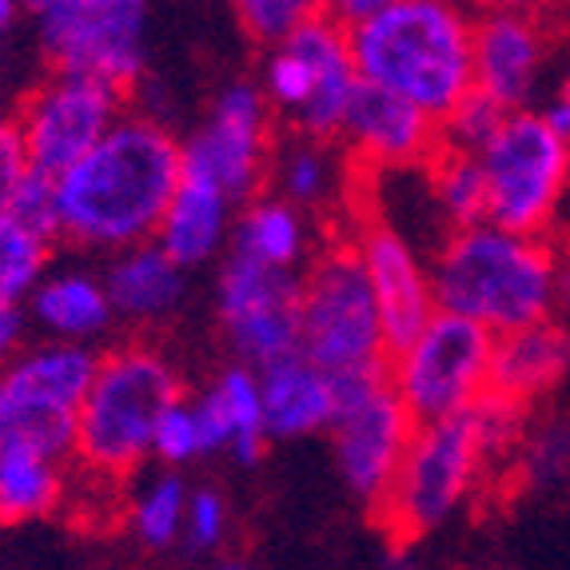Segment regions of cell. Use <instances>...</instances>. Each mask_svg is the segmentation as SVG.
Masks as SVG:
<instances>
[{
	"label": "cell",
	"mask_w": 570,
	"mask_h": 570,
	"mask_svg": "<svg viewBox=\"0 0 570 570\" xmlns=\"http://www.w3.org/2000/svg\"><path fill=\"white\" fill-rule=\"evenodd\" d=\"M180 188V140L148 116H120L57 180L60 236L85 247L153 244Z\"/></svg>",
	"instance_id": "6da1fadb"
},
{
	"label": "cell",
	"mask_w": 570,
	"mask_h": 570,
	"mask_svg": "<svg viewBox=\"0 0 570 570\" xmlns=\"http://www.w3.org/2000/svg\"><path fill=\"white\" fill-rule=\"evenodd\" d=\"M347 48L360 85L400 96L439 124L475 88L471 12L448 0H380L347 32Z\"/></svg>",
	"instance_id": "7a4b0ae2"
},
{
	"label": "cell",
	"mask_w": 570,
	"mask_h": 570,
	"mask_svg": "<svg viewBox=\"0 0 570 570\" xmlns=\"http://www.w3.org/2000/svg\"><path fill=\"white\" fill-rule=\"evenodd\" d=\"M554 272L559 252L551 239L475 224L439 244L431 287L439 312L459 315L499 340L554 320Z\"/></svg>",
	"instance_id": "3957f363"
},
{
	"label": "cell",
	"mask_w": 570,
	"mask_h": 570,
	"mask_svg": "<svg viewBox=\"0 0 570 570\" xmlns=\"http://www.w3.org/2000/svg\"><path fill=\"white\" fill-rule=\"evenodd\" d=\"M180 400V375L156 347L105 355L77 415L72 455L100 475H128L153 455L156 423Z\"/></svg>",
	"instance_id": "277c9868"
},
{
	"label": "cell",
	"mask_w": 570,
	"mask_h": 570,
	"mask_svg": "<svg viewBox=\"0 0 570 570\" xmlns=\"http://www.w3.org/2000/svg\"><path fill=\"white\" fill-rule=\"evenodd\" d=\"M299 355L332 380L387 371L380 312L355 244L324 247L299 276Z\"/></svg>",
	"instance_id": "5b68a950"
},
{
	"label": "cell",
	"mask_w": 570,
	"mask_h": 570,
	"mask_svg": "<svg viewBox=\"0 0 570 570\" xmlns=\"http://www.w3.org/2000/svg\"><path fill=\"white\" fill-rule=\"evenodd\" d=\"M37 37L57 77L92 80L124 100L148 65V9L140 0H40Z\"/></svg>",
	"instance_id": "8992f818"
},
{
	"label": "cell",
	"mask_w": 570,
	"mask_h": 570,
	"mask_svg": "<svg viewBox=\"0 0 570 570\" xmlns=\"http://www.w3.org/2000/svg\"><path fill=\"white\" fill-rule=\"evenodd\" d=\"M479 164L487 176V224L547 239L570 188V148L542 124L539 108L507 112Z\"/></svg>",
	"instance_id": "52a82bcc"
},
{
	"label": "cell",
	"mask_w": 570,
	"mask_h": 570,
	"mask_svg": "<svg viewBox=\"0 0 570 570\" xmlns=\"http://www.w3.org/2000/svg\"><path fill=\"white\" fill-rule=\"evenodd\" d=\"M491 332L439 312L428 332L387 360V387L415 428L448 423L491 391Z\"/></svg>",
	"instance_id": "ba28073f"
},
{
	"label": "cell",
	"mask_w": 570,
	"mask_h": 570,
	"mask_svg": "<svg viewBox=\"0 0 570 570\" xmlns=\"http://www.w3.org/2000/svg\"><path fill=\"white\" fill-rule=\"evenodd\" d=\"M483 471L487 459L479 451V439L466 415L431 423V428H415L400 475H395L380 507V519L387 527L391 542H407L411 547L415 539L448 523L483 483Z\"/></svg>",
	"instance_id": "9c48e42d"
},
{
	"label": "cell",
	"mask_w": 570,
	"mask_h": 570,
	"mask_svg": "<svg viewBox=\"0 0 570 570\" xmlns=\"http://www.w3.org/2000/svg\"><path fill=\"white\" fill-rule=\"evenodd\" d=\"M96 360L80 343L29 352L0 375V443H20L48 459L77 448V415L96 380Z\"/></svg>",
	"instance_id": "30bf717a"
},
{
	"label": "cell",
	"mask_w": 570,
	"mask_h": 570,
	"mask_svg": "<svg viewBox=\"0 0 570 570\" xmlns=\"http://www.w3.org/2000/svg\"><path fill=\"white\" fill-rule=\"evenodd\" d=\"M267 108L264 92L252 80H236L216 96L208 124L180 140V176L212 184L228 204H252L267 171Z\"/></svg>",
	"instance_id": "8fae6325"
},
{
	"label": "cell",
	"mask_w": 570,
	"mask_h": 570,
	"mask_svg": "<svg viewBox=\"0 0 570 570\" xmlns=\"http://www.w3.org/2000/svg\"><path fill=\"white\" fill-rule=\"evenodd\" d=\"M120 105V96L92 85V80L52 72V80L24 100L20 116H12L20 140H24L32 176L57 184L72 164H80L105 140L108 128L124 116Z\"/></svg>",
	"instance_id": "7c38bea8"
},
{
	"label": "cell",
	"mask_w": 570,
	"mask_h": 570,
	"mask_svg": "<svg viewBox=\"0 0 570 570\" xmlns=\"http://www.w3.org/2000/svg\"><path fill=\"white\" fill-rule=\"evenodd\" d=\"M355 256L367 276L371 299L380 312V332L387 360L428 332V324L439 315L435 287H431V267L415 252L400 228L383 219H367L355 236Z\"/></svg>",
	"instance_id": "4fadbf2b"
},
{
	"label": "cell",
	"mask_w": 570,
	"mask_h": 570,
	"mask_svg": "<svg viewBox=\"0 0 570 570\" xmlns=\"http://www.w3.org/2000/svg\"><path fill=\"white\" fill-rule=\"evenodd\" d=\"M327 435H332V455L343 487L360 503L383 507L391 483L400 475L411 439H415V423L400 407V400L391 395L387 383L367 391L363 400L340 407Z\"/></svg>",
	"instance_id": "5bb4252c"
},
{
	"label": "cell",
	"mask_w": 570,
	"mask_h": 570,
	"mask_svg": "<svg viewBox=\"0 0 570 570\" xmlns=\"http://www.w3.org/2000/svg\"><path fill=\"white\" fill-rule=\"evenodd\" d=\"M547 65V24L519 4H491L471 12V72L475 92L503 108L523 112Z\"/></svg>",
	"instance_id": "9a60e30c"
},
{
	"label": "cell",
	"mask_w": 570,
	"mask_h": 570,
	"mask_svg": "<svg viewBox=\"0 0 570 570\" xmlns=\"http://www.w3.org/2000/svg\"><path fill=\"white\" fill-rule=\"evenodd\" d=\"M340 136L363 160L380 164V168H428L443 148L439 120H431L428 112H419L400 96L367 85H360L355 92Z\"/></svg>",
	"instance_id": "2e32d148"
},
{
	"label": "cell",
	"mask_w": 570,
	"mask_h": 570,
	"mask_svg": "<svg viewBox=\"0 0 570 570\" xmlns=\"http://www.w3.org/2000/svg\"><path fill=\"white\" fill-rule=\"evenodd\" d=\"M287 45L312 65V80H315L312 100H307L304 112L295 116L299 132L312 144L340 140L343 120H347L355 92H360V72H355L352 48H347V32H343L324 12V4H320L315 17L307 20Z\"/></svg>",
	"instance_id": "e0dca14e"
},
{
	"label": "cell",
	"mask_w": 570,
	"mask_h": 570,
	"mask_svg": "<svg viewBox=\"0 0 570 570\" xmlns=\"http://www.w3.org/2000/svg\"><path fill=\"white\" fill-rule=\"evenodd\" d=\"M196 431H200V455L228 451L239 466H256L267 451L264 403H259L256 371L232 363L204 387L200 400H191Z\"/></svg>",
	"instance_id": "ac0fdd59"
},
{
	"label": "cell",
	"mask_w": 570,
	"mask_h": 570,
	"mask_svg": "<svg viewBox=\"0 0 570 570\" xmlns=\"http://www.w3.org/2000/svg\"><path fill=\"white\" fill-rule=\"evenodd\" d=\"M570 375V327L559 320L499 335L491 352V391L503 400L531 407L534 400L551 395Z\"/></svg>",
	"instance_id": "d6986e66"
},
{
	"label": "cell",
	"mask_w": 570,
	"mask_h": 570,
	"mask_svg": "<svg viewBox=\"0 0 570 570\" xmlns=\"http://www.w3.org/2000/svg\"><path fill=\"white\" fill-rule=\"evenodd\" d=\"M259 403H264L267 439H307L335 423V383L320 367L295 355L276 367L256 371Z\"/></svg>",
	"instance_id": "ffe728a7"
},
{
	"label": "cell",
	"mask_w": 570,
	"mask_h": 570,
	"mask_svg": "<svg viewBox=\"0 0 570 570\" xmlns=\"http://www.w3.org/2000/svg\"><path fill=\"white\" fill-rule=\"evenodd\" d=\"M232 212L236 208H232L228 196L219 188L200 180H184L180 176V188L171 196L153 244L180 272L184 267L208 264L219 247H224V239L232 236Z\"/></svg>",
	"instance_id": "44dd1931"
},
{
	"label": "cell",
	"mask_w": 570,
	"mask_h": 570,
	"mask_svg": "<svg viewBox=\"0 0 570 570\" xmlns=\"http://www.w3.org/2000/svg\"><path fill=\"white\" fill-rule=\"evenodd\" d=\"M307 247H312L307 216L284 196H256L232 219V256L252 259L259 267L299 276Z\"/></svg>",
	"instance_id": "7402d4cb"
},
{
	"label": "cell",
	"mask_w": 570,
	"mask_h": 570,
	"mask_svg": "<svg viewBox=\"0 0 570 570\" xmlns=\"http://www.w3.org/2000/svg\"><path fill=\"white\" fill-rule=\"evenodd\" d=\"M105 292L112 315H124L132 324H153V320L176 312L184 295V272L156 244H140L128 247L112 264Z\"/></svg>",
	"instance_id": "603a6c76"
},
{
	"label": "cell",
	"mask_w": 570,
	"mask_h": 570,
	"mask_svg": "<svg viewBox=\"0 0 570 570\" xmlns=\"http://www.w3.org/2000/svg\"><path fill=\"white\" fill-rule=\"evenodd\" d=\"M32 312L37 320L60 340H92L112 324V304L100 279L65 272L52 276L32 292Z\"/></svg>",
	"instance_id": "cb8c5ba5"
},
{
	"label": "cell",
	"mask_w": 570,
	"mask_h": 570,
	"mask_svg": "<svg viewBox=\"0 0 570 570\" xmlns=\"http://www.w3.org/2000/svg\"><path fill=\"white\" fill-rule=\"evenodd\" d=\"M295 304H299V276L272 272V267H259V264H252V259H239L228 252V259H224L219 279H216L219 324L232 327L267 312H287V307H295Z\"/></svg>",
	"instance_id": "d4e9b609"
},
{
	"label": "cell",
	"mask_w": 570,
	"mask_h": 570,
	"mask_svg": "<svg viewBox=\"0 0 570 570\" xmlns=\"http://www.w3.org/2000/svg\"><path fill=\"white\" fill-rule=\"evenodd\" d=\"M65 475L57 459L20 443H0V523L40 519L60 503Z\"/></svg>",
	"instance_id": "484cf974"
},
{
	"label": "cell",
	"mask_w": 570,
	"mask_h": 570,
	"mask_svg": "<svg viewBox=\"0 0 570 570\" xmlns=\"http://www.w3.org/2000/svg\"><path fill=\"white\" fill-rule=\"evenodd\" d=\"M431 176V200L439 216L448 219L451 232L487 224V176L479 156L439 148V156L428 164Z\"/></svg>",
	"instance_id": "4316f807"
},
{
	"label": "cell",
	"mask_w": 570,
	"mask_h": 570,
	"mask_svg": "<svg viewBox=\"0 0 570 570\" xmlns=\"http://www.w3.org/2000/svg\"><path fill=\"white\" fill-rule=\"evenodd\" d=\"M188 487L176 475H160L148 483V491L132 507V531L144 547L164 551L176 539H184V514H188Z\"/></svg>",
	"instance_id": "83f0119b"
},
{
	"label": "cell",
	"mask_w": 570,
	"mask_h": 570,
	"mask_svg": "<svg viewBox=\"0 0 570 570\" xmlns=\"http://www.w3.org/2000/svg\"><path fill=\"white\" fill-rule=\"evenodd\" d=\"M48 244L17 228L12 219H0V315L17 312L24 295L37 292V279L45 276Z\"/></svg>",
	"instance_id": "f1b7e54d"
},
{
	"label": "cell",
	"mask_w": 570,
	"mask_h": 570,
	"mask_svg": "<svg viewBox=\"0 0 570 570\" xmlns=\"http://www.w3.org/2000/svg\"><path fill=\"white\" fill-rule=\"evenodd\" d=\"M519 479L534 491H551V487L570 479V419H547L539 428H527L523 448L514 455Z\"/></svg>",
	"instance_id": "f546056e"
},
{
	"label": "cell",
	"mask_w": 570,
	"mask_h": 570,
	"mask_svg": "<svg viewBox=\"0 0 570 570\" xmlns=\"http://www.w3.org/2000/svg\"><path fill=\"white\" fill-rule=\"evenodd\" d=\"M466 419H471V431H475L487 466L514 463V455H519L523 435H527V407H519V403L487 391L483 400L466 411Z\"/></svg>",
	"instance_id": "4dcf8cb0"
},
{
	"label": "cell",
	"mask_w": 570,
	"mask_h": 570,
	"mask_svg": "<svg viewBox=\"0 0 570 570\" xmlns=\"http://www.w3.org/2000/svg\"><path fill=\"white\" fill-rule=\"evenodd\" d=\"M315 9H320L315 0H239L236 24L252 45L276 52L315 17Z\"/></svg>",
	"instance_id": "1f68e13d"
},
{
	"label": "cell",
	"mask_w": 570,
	"mask_h": 570,
	"mask_svg": "<svg viewBox=\"0 0 570 570\" xmlns=\"http://www.w3.org/2000/svg\"><path fill=\"white\" fill-rule=\"evenodd\" d=\"M335 184V168H332V156H327L324 144H299V148H292V153L284 156V164H279V191L276 196H284L287 204H295V208L304 212L312 208V204H320L332 191Z\"/></svg>",
	"instance_id": "d6a6232c"
},
{
	"label": "cell",
	"mask_w": 570,
	"mask_h": 570,
	"mask_svg": "<svg viewBox=\"0 0 570 570\" xmlns=\"http://www.w3.org/2000/svg\"><path fill=\"white\" fill-rule=\"evenodd\" d=\"M503 120H507L503 108L471 88V92H466L463 100L448 112V120L439 124V132H443V148L479 156L487 148V140L503 128Z\"/></svg>",
	"instance_id": "836d02e7"
},
{
	"label": "cell",
	"mask_w": 570,
	"mask_h": 570,
	"mask_svg": "<svg viewBox=\"0 0 570 570\" xmlns=\"http://www.w3.org/2000/svg\"><path fill=\"white\" fill-rule=\"evenodd\" d=\"M9 219L17 228H24L29 236H37L40 244H52L60 236V216H57V184L45 176H29L20 188L17 204H12Z\"/></svg>",
	"instance_id": "e575fe53"
},
{
	"label": "cell",
	"mask_w": 570,
	"mask_h": 570,
	"mask_svg": "<svg viewBox=\"0 0 570 570\" xmlns=\"http://www.w3.org/2000/svg\"><path fill=\"white\" fill-rule=\"evenodd\" d=\"M153 455L168 466H184L191 459H200V431H196V415L191 403L180 400L164 411V419L156 423L153 435Z\"/></svg>",
	"instance_id": "d590c367"
},
{
	"label": "cell",
	"mask_w": 570,
	"mask_h": 570,
	"mask_svg": "<svg viewBox=\"0 0 570 570\" xmlns=\"http://www.w3.org/2000/svg\"><path fill=\"white\" fill-rule=\"evenodd\" d=\"M228 534V503L224 494L212 491V487H200V491L188 494V514H184V539L196 551H212L219 547Z\"/></svg>",
	"instance_id": "8d00e7d4"
},
{
	"label": "cell",
	"mask_w": 570,
	"mask_h": 570,
	"mask_svg": "<svg viewBox=\"0 0 570 570\" xmlns=\"http://www.w3.org/2000/svg\"><path fill=\"white\" fill-rule=\"evenodd\" d=\"M32 176L29 156H24V140H20L17 120H0V219H9L12 204H17L20 188Z\"/></svg>",
	"instance_id": "74e56055"
},
{
	"label": "cell",
	"mask_w": 570,
	"mask_h": 570,
	"mask_svg": "<svg viewBox=\"0 0 570 570\" xmlns=\"http://www.w3.org/2000/svg\"><path fill=\"white\" fill-rule=\"evenodd\" d=\"M539 116H542V124H547V128L570 148V72L554 85L551 100L539 108Z\"/></svg>",
	"instance_id": "f35d334b"
},
{
	"label": "cell",
	"mask_w": 570,
	"mask_h": 570,
	"mask_svg": "<svg viewBox=\"0 0 570 570\" xmlns=\"http://www.w3.org/2000/svg\"><path fill=\"white\" fill-rule=\"evenodd\" d=\"M554 312L570 315V252L559 256V272H554Z\"/></svg>",
	"instance_id": "ab89813d"
},
{
	"label": "cell",
	"mask_w": 570,
	"mask_h": 570,
	"mask_svg": "<svg viewBox=\"0 0 570 570\" xmlns=\"http://www.w3.org/2000/svg\"><path fill=\"white\" fill-rule=\"evenodd\" d=\"M380 570H419L415 554H411L407 542H391L387 554L380 559Z\"/></svg>",
	"instance_id": "60d3db41"
},
{
	"label": "cell",
	"mask_w": 570,
	"mask_h": 570,
	"mask_svg": "<svg viewBox=\"0 0 570 570\" xmlns=\"http://www.w3.org/2000/svg\"><path fill=\"white\" fill-rule=\"evenodd\" d=\"M17 340H20V315L17 312L0 315V360L17 347Z\"/></svg>",
	"instance_id": "b9f144b4"
},
{
	"label": "cell",
	"mask_w": 570,
	"mask_h": 570,
	"mask_svg": "<svg viewBox=\"0 0 570 570\" xmlns=\"http://www.w3.org/2000/svg\"><path fill=\"white\" fill-rule=\"evenodd\" d=\"M17 12H20V4H12V0H0V37L17 24Z\"/></svg>",
	"instance_id": "7bdbcfd3"
},
{
	"label": "cell",
	"mask_w": 570,
	"mask_h": 570,
	"mask_svg": "<svg viewBox=\"0 0 570 570\" xmlns=\"http://www.w3.org/2000/svg\"><path fill=\"white\" fill-rule=\"evenodd\" d=\"M216 570H256L252 562H244V559H228V562H219Z\"/></svg>",
	"instance_id": "ee69618b"
}]
</instances>
